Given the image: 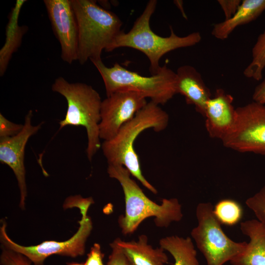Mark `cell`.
I'll use <instances>...</instances> for the list:
<instances>
[{"mask_svg": "<svg viewBox=\"0 0 265 265\" xmlns=\"http://www.w3.org/2000/svg\"><path fill=\"white\" fill-rule=\"evenodd\" d=\"M94 203L91 197L83 198L80 195L71 196L67 197L63 204L64 209L77 207L80 210L81 219H84L87 216V213L90 205Z\"/></svg>", "mask_w": 265, "mask_h": 265, "instance_id": "cb8c5ba5", "label": "cell"}, {"mask_svg": "<svg viewBox=\"0 0 265 265\" xmlns=\"http://www.w3.org/2000/svg\"><path fill=\"white\" fill-rule=\"evenodd\" d=\"M236 109V121L222 140L226 148L265 155V105L252 102Z\"/></svg>", "mask_w": 265, "mask_h": 265, "instance_id": "9c48e42d", "label": "cell"}, {"mask_svg": "<svg viewBox=\"0 0 265 265\" xmlns=\"http://www.w3.org/2000/svg\"><path fill=\"white\" fill-rule=\"evenodd\" d=\"M103 79L106 96L117 91L137 92L158 105H164L177 94L176 72L166 65L150 77L143 76L115 63L107 67L102 60L92 61Z\"/></svg>", "mask_w": 265, "mask_h": 265, "instance_id": "8992f818", "label": "cell"}, {"mask_svg": "<svg viewBox=\"0 0 265 265\" xmlns=\"http://www.w3.org/2000/svg\"><path fill=\"white\" fill-rule=\"evenodd\" d=\"M111 252L106 265H129L127 259L114 240L109 244Z\"/></svg>", "mask_w": 265, "mask_h": 265, "instance_id": "484cf974", "label": "cell"}, {"mask_svg": "<svg viewBox=\"0 0 265 265\" xmlns=\"http://www.w3.org/2000/svg\"><path fill=\"white\" fill-rule=\"evenodd\" d=\"M125 255L129 265H166L168 258L165 250L156 248L148 243L145 235L138 236L137 240L126 241L120 238L114 239Z\"/></svg>", "mask_w": 265, "mask_h": 265, "instance_id": "2e32d148", "label": "cell"}, {"mask_svg": "<svg viewBox=\"0 0 265 265\" xmlns=\"http://www.w3.org/2000/svg\"><path fill=\"white\" fill-rule=\"evenodd\" d=\"M159 246L174 258V265H200L192 239L189 237L170 236L161 238Z\"/></svg>", "mask_w": 265, "mask_h": 265, "instance_id": "d6986e66", "label": "cell"}, {"mask_svg": "<svg viewBox=\"0 0 265 265\" xmlns=\"http://www.w3.org/2000/svg\"><path fill=\"white\" fill-rule=\"evenodd\" d=\"M32 111L29 110L25 116L24 128L19 133L11 137L0 138V161L7 165L15 175L20 192L19 206L23 210L27 196L24 164L25 147L29 138L38 132L43 124L41 122L32 125Z\"/></svg>", "mask_w": 265, "mask_h": 265, "instance_id": "7c38bea8", "label": "cell"}, {"mask_svg": "<svg viewBox=\"0 0 265 265\" xmlns=\"http://www.w3.org/2000/svg\"><path fill=\"white\" fill-rule=\"evenodd\" d=\"M233 100L231 95L218 88L208 101L204 117L206 129L211 137L221 140L233 129L237 117Z\"/></svg>", "mask_w": 265, "mask_h": 265, "instance_id": "4fadbf2b", "label": "cell"}, {"mask_svg": "<svg viewBox=\"0 0 265 265\" xmlns=\"http://www.w3.org/2000/svg\"><path fill=\"white\" fill-rule=\"evenodd\" d=\"M26 1L17 0L9 14V21L5 30V43L0 50V76L5 73L13 53L21 46L23 35L28 29L27 26H20L18 24L21 9Z\"/></svg>", "mask_w": 265, "mask_h": 265, "instance_id": "ac0fdd59", "label": "cell"}, {"mask_svg": "<svg viewBox=\"0 0 265 265\" xmlns=\"http://www.w3.org/2000/svg\"><path fill=\"white\" fill-rule=\"evenodd\" d=\"M169 115L159 105L150 101L109 140L101 145L108 164L121 165L147 189L157 194V189L144 177L139 159L134 150L136 138L144 131L153 129L156 132L163 131L169 123Z\"/></svg>", "mask_w": 265, "mask_h": 265, "instance_id": "7a4b0ae2", "label": "cell"}, {"mask_svg": "<svg viewBox=\"0 0 265 265\" xmlns=\"http://www.w3.org/2000/svg\"><path fill=\"white\" fill-rule=\"evenodd\" d=\"M252 98L253 101L265 105V78L255 87Z\"/></svg>", "mask_w": 265, "mask_h": 265, "instance_id": "f1b7e54d", "label": "cell"}, {"mask_svg": "<svg viewBox=\"0 0 265 265\" xmlns=\"http://www.w3.org/2000/svg\"><path fill=\"white\" fill-rule=\"evenodd\" d=\"M217 2L224 12L225 20H228L236 13L242 1L240 0H218Z\"/></svg>", "mask_w": 265, "mask_h": 265, "instance_id": "83f0119b", "label": "cell"}, {"mask_svg": "<svg viewBox=\"0 0 265 265\" xmlns=\"http://www.w3.org/2000/svg\"><path fill=\"white\" fill-rule=\"evenodd\" d=\"M66 265H84V264L82 263L71 262L68 263Z\"/></svg>", "mask_w": 265, "mask_h": 265, "instance_id": "f546056e", "label": "cell"}, {"mask_svg": "<svg viewBox=\"0 0 265 265\" xmlns=\"http://www.w3.org/2000/svg\"><path fill=\"white\" fill-rule=\"evenodd\" d=\"M176 73L177 94L184 96L186 103L193 105L196 111L204 116L207 103L212 95L200 73L189 65L180 66Z\"/></svg>", "mask_w": 265, "mask_h": 265, "instance_id": "5bb4252c", "label": "cell"}, {"mask_svg": "<svg viewBox=\"0 0 265 265\" xmlns=\"http://www.w3.org/2000/svg\"><path fill=\"white\" fill-rule=\"evenodd\" d=\"M53 31L61 47V58L71 64L77 60L78 27L70 0H44Z\"/></svg>", "mask_w": 265, "mask_h": 265, "instance_id": "8fae6325", "label": "cell"}, {"mask_svg": "<svg viewBox=\"0 0 265 265\" xmlns=\"http://www.w3.org/2000/svg\"><path fill=\"white\" fill-rule=\"evenodd\" d=\"M104 254L102 253L101 245L95 243L91 247L90 252L87 255L84 265H105L103 260Z\"/></svg>", "mask_w": 265, "mask_h": 265, "instance_id": "4316f807", "label": "cell"}, {"mask_svg": "<svg viewBox=\"0 0 265 265\" xmlns=\"http://www.w3.org/2000/svg\"><path fill=\"white\" fill-rule=\"evenodd\" d=\"M196 216L197 225L190 234L207 265H223L244 250L247 242H236L225 234L211 203H199Z\"/></svg>", "mask_w": 265, "mask_h": 265, "instance_id": "52a82bcc", "label": "cell"}, {"mask_svg": "<svg viewBox=\"0 0 265 265\" xmlns=\"http://www.w3.org/2000/svg\"><path fill=\"white\" fill-rule=\"evenodd\" d=\"M146 98L131 91H117L102 100L99 136L104 141L113 138L147 104Z\"/></svg>", "mask_w": 265, "mask_h": 265, "instance_id": "30bf717a", "label": "cell"}, {"mask_svg": "<svg viewBox=\"0 0 265 265\" xmlns=\"http://www.w3.org/2000/svg\"><path fill=\"white\" fill-rule=\"evenodd\" d=\"M52 89L62 95L67 102L65 118L59 123V130L67 126L84 127L87 135V157L91 161L102 145L99 124L102 100L99 93L90 85L70 83L62 77L55 80Z\"/></svg>", "mask_w": 265, "mask_h": 265, "instance_id": "5b68a950", "label": "cell"}, {"mask_svg": "<svg viewBox=\"0 0 265 265\" xmlns=\"http://www.w3.org/2000/svg\"><path fill=\"white\" fill-rule=\"evenodd\" d=\"M264 11L265 0H243L232 17L213 25L212 34L218 39H227L236 27L252 22Z\"/></svg>", "mask_w": 265, "mask_h": 265, "instance_id": "e0dca14e", "label": "cell"}, {"mask_svg": "<svg viewBox=\"0 0 265 265\" xmlns=\"http://www.w3.org/2000/svg\"><path fill=\"white\" fill-rule=\"evenodd\" d=\"M245 204L254 213L257 219L265 226V186L247 199Z\"/></svg>", "mask_w": 265, "mask_h": 265, "instance_id": "7402d4cb", "label": "cell"}, {"mask_svg": "<svg viewBox=\"0 0 265 265\" xmlns=\"http://www.w3.org/2000/svg\"><path fill=\"white\" fill-rule=\"evenodd\" d=\"M78 27L77 61L83 65L102 60V51L122 31V22L113 12L92 0H70Z\"/></svg>", "mask_w": 265, "mask_h": 265, "instance_id": "277c9868", "label": "cell"}, {"mask_svg": "<svg viewBox=\"0 0 265 265\" xmlns=\"http://www.w3.org/2000/svg\"><path fill=\"white\" fill-rule=\"evenodd\" d=\"M107 172L109 177L119 182L124 194L125 213L118 219L124 235L133 233L150 217H154L156 226L160 228H167L172 222L182 220V206L177 198L163 199L161 204H158L144 194L124 166L108 164Z\"/></svg>", "mask_w": 265, "mask_h": 265, "instance_id": "6da1fadb", "label": "cell"}, {"mask_svg": "<svg viewBox=\"0 0 265 265\" xmlns=\"http://www.w3.org/2000/svg\"><path fill=\"white\" fill-rule=\"evenodd\" d=\"M23 128L24 124L13 123L0 113V138L14 136L19 133Z\"/></svg>", "mask_w": 265, "mask_h": 265, "instance_id": "d4e9b609", "label": "cell"}, {"mask_svg": "<svg viewBox=\"0 0 265 265\" xmlns=\"http://www.w3.org/2000/svg\"><path fill=\"white\" fill-rule=\"evenodd\" d=\"M78 222L80 226L77 232L67 240L45 241L36 245L25 246L9 238L6 232V223L2 220L0 228V243L2 247L24 255L34 265H44L45 260L53 255L72 258L81 256L85 253L86 242L93 229V223L88 216Z\"/></svg>", "mask_w": 265, "mask_h": 265, "instance_id": "ba28073f", "label": "cell"}, {"mask_svg": "<svg viewBox=\"0 0 265 265\" xmlns=\"http://www.w3.org/2000/svg\"><path fill=\"white\" fill-rule=\"evenodd\" d=\"M252 60L243 71L247 78L260 80L265 68V30L258 36L252 50Z\"/></svg>", "mask_w": 265, "mask_h": 265, "instance_id": "ffe728a7", "label": "cell"}, {"mask_svg": "<svg viewBox=\"0 0 265 265\" xmlns=\"http://www.w3.org/2000/svg\"><path fill=\"white\" fill-rule=\"evenodd\" d=\"M157 4V0H150L130 31L126 33L122 31L105 50L109 52L119 48L128 47L141 52L149 60L151 75L159 70V61L164 54L179 48L195 45L202 39L199 32L179 36L171 26L170 34L168 37H161L154 32L150 27V21Z\"/></svg>", "mask_w": 265, "mask_h": 265, "instance_id": "3957f363", "label": "cell"}, {"mask_svg": "<svg viewBox=\"0 0 265 265\" xmlns=\"http://www.w3.org/2000/svg\"><path fill=\"white\" fill-rule=\"evenodd\" d=\"M240 229L249 241L244 250L230 263L232 265H265V226L258 219L242 222Z\"/></svg>", "mask_w": 265, "mask_h": 265, "instance_id": "9a60e30c", "label": "cell"}, {"mask_svg": "<svg viewBox=\"0 0 265 265\" xmlns=\"http://www.w3.org/2000/svg\"><path fill=\"white\" fill-rule=\"evenodd\" d=\"M213 212L221 224L227 226L237 224L243 215L240 205L236 201L230 199L219 201L213 208Z\"/></svg>", "mask_w": 265, "mask_h": 265, "instance_id": "44dd1931", "label": "cell"}, {"mask_svg": "<svg viewBox=\"0 0 265 265\" xmlns=\"http://www.w3.org/2000/svg\"><path fill=\"white\" fill-rule=\"evenodd\" d=\"M0 265H31L32 262L24 255L2 246Z\"/></svg>", "mask_w": 265, "mask_h": 265, "instance_id": "603a6c76", "label": "cell"}]
</instances>
